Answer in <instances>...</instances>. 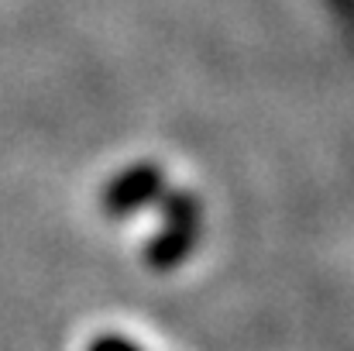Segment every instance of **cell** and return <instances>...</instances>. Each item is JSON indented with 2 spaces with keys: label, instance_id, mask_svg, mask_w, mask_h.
Segmentation results:
<instances>
[{
  "label": "cell",
  "instance_id": "6da1fadb",
  "mask_svg": "<svg viewBox=\"0 0 354 351\" xmlns=\"http://www.w3.org/2000/svg\"><path fill=\"white\" fill-rule=\"evenodd\" d=\"M97 351H127V348H124V345H100Z\"/></svg>",
  "mask_w": 354,
  "mask_h": 351
}]
</instances>
